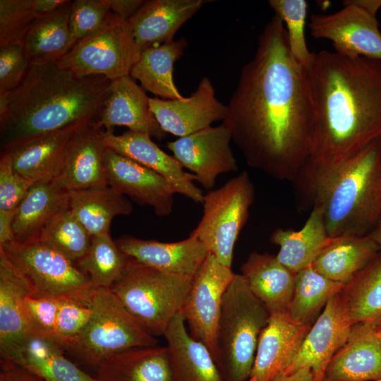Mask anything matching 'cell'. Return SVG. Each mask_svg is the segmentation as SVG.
Returning <instances> with one entry per match:
<instances>
[{"label":"cell","mask_w":381,"mask_h":381,"mask_svg":"<svg viewBox=\"0 0 381 381\" xmlns=\"http://www.w3.org/2000/svg\"><path fill=\"white\" fill-rule=\"evenodd\" d=\"M306 69L314 106L309 161L340 163L381 137V61L322 50Z\"/></svg>","instance_id":"obj_2"},{"label":"cell","mask_w":381,"mask_h":381,"mask_svg":"<svg viewBox=\"0 0 381 381\" xmlns=\"http://www.w3.org/2000/svg\"><path fill=\"white\" fill-rule=\"evenodd\" d=\"M38 17L32 0H0V47L23 46L27 33Z\"/></svg>","instance_id":"obj_41"},{"label":"cell","mask_w":381,"mask_h":381,"mask_svg":"<svg viewBox=\"0 0 381 381\" xmlns=\"http://www.w3.org/2000/svg\"><path fill=\"white\" fill-rule=\"evenodd\" d=\"M187 47L185 38L152 45L140 52L130 75L143 89L164 99H183L173 78L174 65Z\"/></svg>","instance_id":"obj_34"},{"label":"cell","mask_w":381,"mask_h":381,"mask_svg":"<svg viewBox=\"0 0 381 381\" xmlns=\"http://www.w3.org/2000/svg\"><path fill=\"white\" fill-rule=\"evenodd\" d=\"M103 137L108 148L162 175L177 193L202 203L204 194L194 183L195 175L186 172L177 159L161 150L150 135L130 130L121 135L103 131Z\"/></svg>","instance_id":"obj_18"},{"label":"cell","mask_w":381,"mask_h":381,"mask_svg":"<svg viewBox=\"0 0 381 381\" xmlns=\"http://www.w3.org/2000/svg\"><path fill=\"white\" fill-rule=\"evenodd\" d=\"M376 329L368 322L353 324L347 341L330 360L324 380L373 381L380 379L381 342Z\"/></svg>","instance_id":"obj_22"},{"label":"cell","mask_w":381,"mask_h":381,"mask_svg":"<svg viewBox=\"0 0 381 381\" xmlns=\"http://www.w3.org/2000/svg\"><path fill=\"white\" fill-rule=\"evenodd\" d=\"M22 45L0 47V92H9L23 80L30 67Z\"/></svg>","instance_id":"obj_46"},{"label":"cell","mask_w":381,"mask_h":381,"mask_svg":"<svg viewBox=\"0 0 381 381\" xmlns=\"http://www.w3.org/2000/svg\"><path fill=\"white\" fill-rule=\"evenodd\" d=\"M309 28L316 39L331 41L335 52L381 61V32L376 17L352 6L330 14H313Z\"/></svg>","instance_id":"obj_13"},{"label":"cell","mask_w":381,"mask_h":381,"mask_svg":"<svg viewBox=\"0 0 381 381\" xmlns=\"http://www.w3.org/2000/svg\"><path fill=\"white\" fill-rule=\"evenodd\" d=\"M254 199V185L246 171L204 195L203 214L190 235L226 267H231L234 247Z\"/></svg>","instance_id":"obj_9"},{"label":"cell","mask_w":381,"mask_h":381,"mask_svg":"<svg viewBox=\"0 0 381 381\" xmlns=\"http://www.w3.org/2000/svg\"><path fill=\"white\" fill-rule=\"evenodd\" d=\"M323 381H329V380H324ZM373 381H381V378H380V379H378V380H373Z\"/></svg>","instance_id":"obj_56"},{"label":"cell","mask_w":381,"mask_h":381,"mask_svg":"<svg viewBox=\"0 0 381 381\" xmlns=\"http://www.w3.org/2000/svg\"><path fill=\"white\" fill-rule=\"evenodd\" d=\"M140 54L128 21L111 12L98 29L76 41L56 64L79 75L113 80L130 75Z\"/></svg>","instance_id":"obj_10"},{"label":"cell","mask_w":381,"mask_h":381,"mask_svg":"<svg viewBox=\"0 0 381 381\" xmlns=\"http://www.w3.org/2000/svg\"><path fill=\"white\" fill-rule=\"evenodd\" d=\"M31 293L27 278L0 249V352L34 333L25 306Z\"/></svg>","instance_id":"obj_26"},{"label":"cell","mask_w":381,"mask_h":381,"mask_svg":"<svg viewBox=\"0 0 381 381\" xmlns=\"http://www.w3.org/2000/svg\"><path fill=\"white\" fill-rule=\"evenodd\" d=\"M16 210H0V247L15 241L13 222Z\"/></svg>","instance_id":"obj_49"},{"label":"cell","mask_w":381,"mask_h":381,"mask_svg":"<svg viewBox=\"0 0 381 381\" xmlns=\"http://www.w3.org/2000/svg\"><path fill=\"white\" fill-rule=\"evenodd\" d=\"M90 304L71 300L61 301L54 329L56 342L68 350L92 316Z\"/></svg>","instance_id":"obj_42"},{"label":"cell","mask_w":381,"mask_h":381,"mask_svg":"<svg viewBox=\"0 0 381 381\" xmlns=\"http://www.w3.org/2000/svg\"><path fill=\"white\" fill-rule=\"evenodd\" d=\"M128 260L107 233L92 236L87 251L75 264L95 289H110L122 277Z\"/></svg>","instance_id":"obj_38"},{"label":"cell","mask_w":381,"mask_h":381,"mask_svg":"<svg viewBox=\"0 0 381 381\" xmlns=\"http://www.w3.org/2000/svg\"><path fill=\"white\" fill-rule=\"evenodd\" d=\"M61 301L54 298L31 294L25 297V310L34 333L56 342L54 329Z\"/></svg>","instance_id":"obj_45"},{"label":"cell","mask_w":381,"mask_h":381,"mask_svg":"<svg viewBox=\"0 0 381 381\" xmlns=\"http://www.w3.org/2000/svg\"><path fill=\"white\" fill-rule=\"evenodd\" d=\"M64 350L54 341L30 333L0 353L44 381H96L68 360Z\"/></svg>","instance_id":"obj_24"},{"label":"cell","mask_w":381,"mask_h":381,"mask_svg":"<svg viewBox=\"0 0 381 381\" xmlns=\"http://www.w3.org/2000/svg\"><path fill=\"white\" fill-rule=\"evenodd\" d=\"M270 240L279 247L276 255L278 261L295 275L313 263L331 237L327 234L322 210L313 207L301 229H277Z\"/></svg>","instance_id":"obj_32"},{"label":"cell","mask_w":381,"mask_h":381,"mask_svg":"<svg viewBox=\"0 0 381 381\" xmlns=\"http://www.w3.org/2000/svg\"><path fill=\"white\" fill-rule=\"evenodd\" d=\"M104 167L108 186L159 217L172 212L175 187L164 176L107 147Z\"/></svg>","instance_id":"obj_16"},{"label":"cell","mask_w":381,"mask_h":381,"mask_svg":"<svg viewBox=\"0 0 381 381\" xmlns=\"http://www.w3.org/2000/svg\"><path fill=\"white\" fill-rule=\"evenodd\" d=\"M150 106L157 121L167 133L183 137L224 120L228 107L215 97L214 87L207 77L200 81L196 90L181 99L150 97Z\"/></svg>","instance_id":"obj_17"},{"label":"cell","mask_w":381,"mask_h":381,"mask_svg":"<svg viewBox=\"0 0 381 381\" xmlns=\"http://www.w3.org/2000/svg\"><path fill=\"white\" fill-rule=\"evenodd\" d=\"M107 146L95 122L82 123L66 147L56 182L67 191L108 186L104 159Z\"/></svg>","instance_id":"obj_15"},{"label":"cell","mask_w":381,"mask_h":381,"mask_svg":"<svg viewBox=\"0 0 381 381\" xmlns=\"http://www.w3.org/2000/svg\"><path fill=\"white\" fill-rule=\"evenodd\" d=\"M96 123L101 129L104 127V131L124 126L158 140L166 136L151 111L150 97L130 75L112 80L110 95Z\"/></svg>","instance_id":"obj_21"},{"label":"cell","mask_w":381,"mask_h":381,"mask_svg":"<svg viewBox=\"0 0 381 381\" xmlns=\"http://www.w3.org/2000/svg\"><path fill=\"white\" fill-rule=\"evenodd\" d=\"M96 381H174L167 346L132 348L112 353L95 367Z\"/></svg>","instance_id":"obj_25"},{"label":"cell","mask_w":381,"mask_h":381,"mask_svg":"<svg viewBox=\"0 0 381 381\" xmlns=\"http://www.w3.org/2000/svg\"><path fill=\"white\" fill-rule=\"evenodd\" d=\"M369 235L380 246H381V222Z\"/></svg>","instance_id":"obj_53"},{"label":"cell","mask_w":381,"mask_h":381,"mask_svg":"<svg viewBox=\"0 0 381 381\" xmlns=\"http://www.w3.org/2000/svg\"><path fill=\"white\" fill-rule=\"evenodd\" d=\"M112 80L79 75L56 63L30 65L21 83L8 92L0 117L1 152L36 138L87 122L97 123Z\"/></svg>","instance_id":"obj_3"},{"label":"cell","mask_w":381,"mask_h":381,"mask_svg":"<svg viewBox=\"0 0 381 381\" xmlns=\"http://www.w3.org/2000/svg\"><path fill=\"white\" fill-rule=\"evenodd\" d=\"M380 249L370 235L331 238L312 266L329 279L346 285Z\"/></svg>","instance_id":"obj_33"},{"label":"cell","mask_w":381,"mask_h":381,"mask_svg":"<svg viewBox=\"0 0 381 381\" xmlns=\"http://www.w3.org/2000/svg\"><path fill=\"white\" fill-rule=\"evenodd\" d=\"M110 13L109 0L73 1L69 28L74 40L78 41L98 29Z\"/></svg>","instance_id":"obj_43"},{"label":"cell","mask_w":381,"mask_h":381,"mask_svg":"<svg viewBox=\"0 0 381 381\" xmlns=\"http://www.w3.org/2000/svg\"><path fill=\"white\" fill-rule=\"evenodd\" d=\"M68 203L92 236L110 233L113 218L133 210L131 202L109 186L68 191Z\"/></svg>","instance_id":"obj_35"},{"label":"cell","mask_w":381,"mask_h":381,"mask_svg":"<svg viewBox=\"0 0 381 381\" xmlns=\"http://www.w3.org/2000/svg\"><path fill=\"white\" fill-rule=\"evenodd\" d=\"M80 125L36 138L4 152L11 155L14 170L25 179L34 182L52 180L56 176L67 144Z\"/></svg>","instance_id":"obj_30"},{"label":"cell","mask_w":381,"mask_h":381,"mask_svg":"<svg viewBox=\"0 0 381 381\" xmlns=\"http://www.w3.org/2000/svg\"><path fill=\"white\" fill-rule=\"evenodd\" d=\"M340 292L328 301L311 325L296 358L284 373L307 368L312 370L315 381H323L330 360L346 343L353 325Z\"/></svg>","instance_id":"obj_14"},{"label":"cell","mask_w":381,"mask_h":381,"mask_svg":"<svg viewBox=\"0 0 381 381\" xmlns=\"http://www.w3.org/2000/svg\"><path fill=\"white\" fill-rule=\"evenodd\" d=\"M72 1L66 0L54 11L38 17L31 26L23 44L30 65L56 63L75 43L69 28Z\"/></svg>","instance_id":"obj_31"},{"label":"cell","mask_w":381,"mask_h":381,"mask_svg":"<svg viewBox=\"0 0 381 381\" xmlns=\"http://www.w3.org/2000/svg\"><path fill=\"white\" fill-rule=\"evenodd\" d=\"M246 381H258V380L255 376L250 375V377Z\"/></svg>","instance_id":"obj_55"},{"label":"cell","mask_w":381,"mask_h":381,"mask_svg":"<svg viewBox=\"0 0 381 381\" xmlns=\"http://www.w3.org/2000/svg\"><path fill=\"white\" fill-rule=\"evenodd\" d=\"M344 286L326 277L312 265L308 266L295 274L288 313L296 322L312 325L330 298Z\"/></svg>","instance_id":"obj_37"},{"label":"cell","mask_w":381,"mask_h":381,"mask_svg":"<svg viewBox=\"0 0 381 381\" xmlns=\"http://www.w3.org/2000/svg\"><path fill=\"white\" fill-rule=\"evenodd\" d=\"M311 325L294 320L288 312L272 313L259 337L251 375L272 381L298 354Z\"/></svg>","instance_id":"obj_19"},{"label":"cell","mask_w":381,"mask_h":381,"mask_svg":"<svg viewBox=\"0 0 381 381\" xmlns=\"http://www.w3.org/2000/svg\"><path fill=\"white\" fill-rule=\"evenodd\" d=\"M231 140L230 131L222 123L168 142L167 147L181 166L210 190L219 175L238 171Z\"/></svg>","instance_id":"obj_12"},{"label":"cell","mask_w":381,"mask_h":381,"mask_svg":"<svg viewBox=\"0 0 381 381\" xmlns=\"http://www.w3.org/2000/svg\"><path fill=\"white\" fill-rule=\"evenodd\" d=\"M145 0H109L110 11L123 21L130 20L145 3Z\"/></svg>","instance_id":"obj_48"},{"label":"cell","mask_w":381,"mask_h":381,"mask_svg":"<svg viewBox=\"0 0 381 381\" xmlns=\"http://www.w3.org/2000/svg\"><path fill=\"white\" fill-rule=\"evenodd\" d=\"M193 277L171 274L128 260L111 291L131 314L152 335H164L181 311Z\"/></svg>","instance_id":"obj_6"},{"label":"cell","mask_w":381,"mask_h":381,"mask_svg":"<svg viewBox=\"0 0 381 381\" xmlns=\"http://www.w3.org/2000/svg\"><path fill=\"white\" fill-rule=\"evenodd\" d=\"M0 381H44L11 361L1 358Z\"/></svg>","instance_id":"obj_47"},{"label":"cell","mask_w":381,"mask_h":381,"mask_svg":"<svg viewBox=\"0 0 381 381\" xmlns=\"http://www.w3.org/2000/svg\"><path fill=\"white\" fill-rule=\"evenodd\" d=\"M34 183L14 170L9 153L1 152L0 210H16Z\"/></svg>","instance_id":"obj_44"},{"label":"cell","mask_w":381,"mask_h":381,"mask_svg":"<svg viewBox=\"0 0 381 381\" xmlns=\"http://www.w3.org/2000/svg\"><path fill=\"white\" fill-rule=\"evenodd\" d=\"M270 7L283 21L289 51L294 59L306 68L312 59L306 40L308 3L305 0H270Z\"/></svg>","instance_id":"obj_40"},{"label":"cell","mask_w":381,"mask_h":381,"mask_svg":"<svg viewBox=\"0 0 381 381\" xmlns=\"http://www.w3.org/2000/svg\"><path fill=\"white\" fill-rule=\"evenodd\" d=\"M128 258L162 272L194 277L209 254L195 236L176 242H160L125 236L116 241Z\"/></svg>","instance_id":"obj_20"},{"label":"cell","mask_w":381,"mask_h":381,"mask_svg":"<svg viewBox=\"0 0 381 381\" xmlns=\"http://www.w3.org/2000/svg\"><path fill=\"white\" fill-rule=\"evenodd\" d=\"M294 181L329 237L369 235L381 222V137L340 163L308 160Z\"/></svg>","instance_id":"obj_4"},{"label":"cell","mask_w":381,"mask_h":381,"mask_svg":"<svg viewBox=\"0 0 381 381\" xmlns=\"http://www.w3.org/2000/svg\"><path fill=\"white\" fill-rule=\"evenodd\" d=\"M28 280L31 295L90 304L96 289L88 276L62 253L37 239L0 247Z\"/></svg>","instance_id":"obj_8"},{"label":"cell","mask_w":381,"mask_h":381,"mask_svg":"<svg viewBox=\"0 0 381 381\" xmlns=\"http://www.w3.org/2000/svg\"><path fill=\"white\" fill-rule=\"evenodd\" d=\"M92 316L68 351L96 365L107 356L132 348L157 346L158 341L125 308L110 289H96Z\"/></svg>","instance_id":"obj_7"},{"label":"cell","mask_w":381,"mask_h":381,"mask_svg":"<svg viewBox=\"0 0 381 381\" xmlns=\"http://www.w3.org/2000/svg\"><path fill=\"white\" fill-rule=\"evenodd\" d=\"M241 271L250 290L270 314L288 312L295 275L276 255L253 251L242 264Z\"/></svg>","instance_id":"obj_28"},{"label":"cell","mask_w":381,"mask_h":381,"mask_svg":"<svg viewBox=\"0 0 381 381\" xmlns=\"http://www.w3.org/2000/svg\"><path fill=\"white\" fill-rule=\"evenodd\" d=\"M65 1L66 0H32V7L37 15L41 16L54 11Z\"/></svg>","instance_id":"obj_51"},{"label":"cell","mask_w":381,"mask_h":381,"mask_svg":"<svg viewBox=\"0 0 381 381\" xmlns=\"http://www.w3.org/2000/svg\"><path fill=\"white\" fill-rule=\"evenodd\" d=\"M340 294L353 324L381 325V249Z\"/></svg>","instance_id":"obj_36"},{"label":"cell","mask_w":381,"mask_h":381,"mask_svg":"<svg viewBox=\"0 0 381 381\" xmlns=\"http://www.w3.org/2000/svg\"><path fill=\"white\" fill-rule=\"evenodd\" d=\"M272 381H315L314 375L310 368H299L291 373H281Z\"/></svg>","instance_id":"obj_50"},{"label":"cell","mask_w":381,"mask_h":381,"mask_svg":"<svg viewBox=\"0 0 381 381\" xmlns=\"http://www.w3.org/2000/svg\"><path fill=\"white\" fill-rule=\"evenodd\" d=\"M163 336L170 353L174 381H222L208 349L189 334L181 311Z\"/></svg>","instance_id":"obj_29"},{"label":"cell","mask_w":381,"mask_h":381,"mask_svg":"<svg viewBox=\"0 0 381 381\" xmlns=\"http://www.w3.org/2000/svg\"><path fill=\"white\" fill-rule=\"evenodd\" d=\"M68 206V191L54 179L34 183L16 210L13 222L15 241L39 239L53 219Z\"/></svg>","instance_id":"obj_27"},{"label":"cell","mask_w":381,"mask_h":381,"mask_svg":"<svg viewBox=\"0 0 381 381\" xmlns=\"http://www.w3.org/2000/svg\"><path fill=\"white\" fill-rule=\"evenodd\" d=\"M235 274L209 253L193 278L181 310L189 334L208 349L214 361L223 297Z\"/></svg>","instance_id":"obj_11"},{"label":"cell","mask_w":381,"mask_h":381,"mask_svg":"<svg viewBox=\"0 0 381 381\" xmlns=\"http://www.w3.org/2000/svg\"><path fill=\"white\" fill-rule=\"evenodd\" d=\"M270 313L236 274L223 297L215 360L222 381H246L251 375L259 337Z\"/></svg>","instance_id":"obj_5"},{"label":"cell","mask_w":381,"mask_h":381,"mask_svg":"<svg viewBox=\"0 0 381 381\" xmlns=\"http://www.w3.org/2000/svg\"><path fill=\"white\" fill-rule=\"evenodd\" d=\"M222 123L251 168L294 181L310 157L314 106L306 69L274 13L241 68Z\"/></svg>","instance_id":"obj_1"},{"label":"cell","mask_w":381,"mask_h":381,"mask_svg":"<svg viewBox=\"0 0 381 381\" xmlns=\"http://www.w3.org/2000/svg\"><path fill=\"white\" fill-rule=\"evenodd\" d=\"M343 5L356 6L376 17L377 11L381 8V0H345Z\"/></svg>","instance_id":"obj_52"},{"label":"cell","mask_w":381,"mask_h":381,"mask_svg":"<svg viewBox=\"0 0 381 381\" xmlns=\"http://www.w3.org/2000/svg\"><path fill=\"white\" fill-rule=\"evenodd\" d=\"M377 337L381 342V325L378 326L376 329Z\"/></svg>","instance_id":"obj_54"},{"label":"cell","mask_w":381,"mask_h":381,"mask_svg":"<svg viewBox=\"0 0 381 381\" xmlns=\"http://www.w3.org/2000/svg\"><path fill=\"white\" fill-rule=\"evenodd\" d=\"M91 238L68 206L53 219L39 240L76 263L87 251Z\"/></svg>","instance_id":"obj_39"},{"label":"cell","mask_w":381,"mask_h":381,"mask_svg":"<svg viewBox=\"0 0 381 381\" xmlns=\"http://www.w3.org/2000/svg\"><path fill=\"white\" fill-rule=\"evenodd\" d=\"M207 0H147L128 20L140 52L174 41L179 29L190 19Z\"/></svg>","instance_id":"obj_23"}]
</instances>
